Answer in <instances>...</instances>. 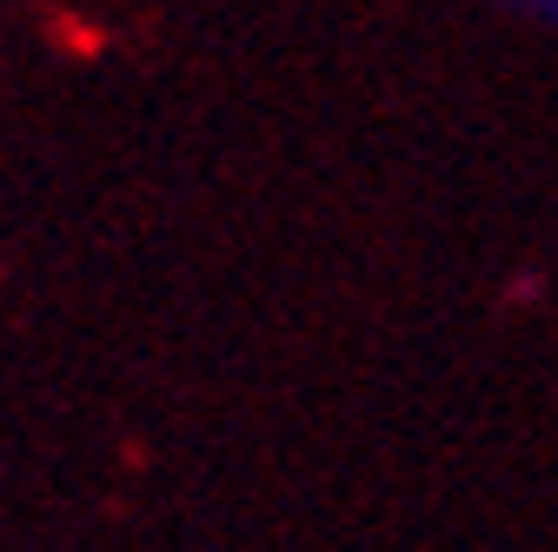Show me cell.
Returning <instances> with one entry per match:
<instances>
[{
    "label": "cell",
    "instance_id": "1",
    "mask_svg": "<svg viewBox=\"0 0 558 552\" xmlns=\"http://www.w3.org/2000/svg\"><path fill=\"white\" fill-rule=\"evenodd\" d=\"M499 8H512V14H532V21L558 27V0H499Z\"/></svg>",
    "mask_w": 558,
    "mask_h": 552
}]
</instances>
